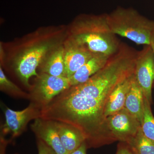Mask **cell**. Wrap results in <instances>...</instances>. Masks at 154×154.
<instances>
[{
  "instance_id": "obj_1",
  "label": "cell",
  "mask_w": 154,
  "mask_h": 154,
  "mask_svg": "<svg viewBox=\"0 0 154 154\" xmlns=\"http://www.w3.org/2000/svg\"><path fill=\"white\" fill-rule=\"evenodd\" d=\"M138 51L121 42L105 66L85 82L72 86L41 110V118L71 125L79 130L88 148L107 142L104 112L110 93L134 73Z\"/></svg>"
},
{
  "instance_id": "obj_2",
  "label": "cell",
  "mask_w": 154,
  "mask_h": 154,
  "mask_svg": "<svg viewBox=\"0 0 154 154\" xmlns=\"http://www.w3.org/2000/svg\"><path fill=\"white\" fill-rule=\"evenodd\" d=\"M71 33L70 38L94 53L112 55L121 42L110 30L107 14L80 17L75 22Z\"/></svg>"
},
{
  "instance_id": "obj_3",
  "label": "cell",
  "mask_w": 154,
  "mask_h": 154,
  "mask_svg": "<svg viewBox=\"0 0 154 154\" xmlns=\"http://www.w3.org/2000/svg\"><path fill=\"white\" fill-rule=\"evenodd\" d=\"M107 24L116 35L128 38L139 45H150L154 33V21L133 9L118 8L107 14Z\"/></svg>"
},
{
  "instance_id": "obj_4",
  "label": "cell",
  "mask_w": 154,
  "mask_h": 154,
  "mask_svg": "<svg viewBox=\"0 0 154 154\" xmlns=\"http://www.w3.org/2000/svg\"><path fill=\"white\" fill-rule=\"evenodd\" d=\"M54 44L46 41L35 43L24 49L15 58L12 69L21 83L29 91L32 86L29 79L31 77L38 75L36 69L54 47Z\"/></svg>"
},
{
  "instance_id": "obj_5",
  "label": "cell",
  "mask_w": 154,
  "mask_h": 154,
  "mask_svg": "<svg viewBox=\"0 0 154 154\" xmlns=\"http://www.w3.org/2000/svg\"><path fill=\"white\" fill-rule=\"evenodd\" d=\"M29 91L30 103L40 110L46 107L53 99L71 87L69 78L56 76L40 73Z\"/></svg>"
},
{
  "instance_id": "obj_6",
  "label": "cell",
  "mask_w": 154,
  "mask_h": 154,
  "mask_svg": "<svg viewBox=\"0 0 154 154\" xmlns=\"http://www.w3.org/2000/svg\"><path fill=\"white\" fill-rule=\"evenodd\" d=\"M5 121L1 126V135H11V140L25 132L29 122L41 117V110L32 103L22 110H14L1 103Z\"/></svg>"
},
{
  "instance_id": "obj_7",
  "label": "cell",
  "mask_w": 154,
  "mask_h": 154,
  "mask_svg": "<svg viewBox=\"0 0 154 154\" xmlns=\"http://www.w3.org/2000/svg\"><path fill=\"white\" fill-rule=\"evenodd\" d=\"M106 125L113 139L127 144L135 137L141 127L139 121L125 108L107 117Z\"/></svg>"
},
{
  "instance_id": "obj_8",
  "label": "cell",
  "mask_w": 154,
  "mask_h": 154,
  "mask_svg": "<svg viewBox=\"0 0 154 154\" xmlns=\"http://www.w3.org/2000/svg\"><path fill=\"white\" fill-rule=\"evenodd\" d=\"M134 75L145 99L151 103L154 82V54L150 45H144L138 51Z\"/></svg>"
},
{
  "instance_id": "obj_9",
  "label": "cell",
  "mask_w": 154,
  "mask_h": 154,
  "mask_svg": "<svg viewBox=\"0 0 154 154\" xmlns=\"http://www.w3.org/2000/svg\"><path fill=\"white\" fill-rule=\"evenodd\" d=\"M30 128L36 138L44 142L56 154H69L61 142L55 121L39 117L34 120Z\"/></svg>"
},
{
  "instance_id": "obj_10",
  "label": "cell",
  "mask_w": 154,
  "mask_h": 154,
  "mask_svg": "<svg viewBox=\"0 0 154 154\" xmlns=\"http://www.w3.org/2000/svg\"><path fill=\"white\" fill-rule=\"evenodd\" d=\"M64 49L66 72V77L69 78L74 74L96 54L70 38Z\"/></svg>"
},
{
  "instance_id": "obj_11",
  "label": "cell",
  "mask_w": 154,
  "mask_h": 154,
  "mask_svg": "<svg viewBox=\"0 0 154 154\" xmlns=\"http://www.w3.org/2000/svg\"><path fill=\"white\" fill-rule=\"evenodd\" d=\"M110 56L102 53L95 54L69 78L71 86L79 85L88 81L105 66Z\"/></svg>"
},
{
  "instance_id": "obj_12",
  "label": "cell",
  "mask_w": 154,
  "mask_h": 154,
  "mask_svg": "<svg viewBox=\"0 0 154 154\" xmlns=\"http://www.w3.org/2000/svg\"><path fill=\"white\" fill-rule=\"evenodd\" d=\"M134 73L117 85L113 90L105 105V118L117 113L124 108L127 94L131 85Z\"/></svg>"
},
{
  "instance_id": "obj_13",
  "label": "cell",
  "mask_w": 154,
  "mask_h": 154,
  "mask_svg": "<svg viewBox=\"0 0 154 154\" xmlns=\"http://www.w3.org/2000/svg\"><path fill=\"white\" fill-rule=\"evenodd\" d=\"M55 124L62 144L69 154L85 142L82 133L76 128L60 122L55 121Z\"/></svg>"
},
{
  "instance_id": "obj_14",
  "label": "cell",
  "mask_w": 154,
  "mask_h": 154,
  "mask_svg": "<svg viewBox=\"0 0 154 154\" xmlns=\"http://www.w3.org/2000/svg\"><path fill=\"white\" fill-rule=\"evenodd\" d=\"M64 47L57 48L45 58L38 67L40 73L56 76L66 77L64 62ZM68 78V77H67Z\"/></svg>"
},
{
  "instance_id": "obj_15",
  "label": "cell",
  "mask_w": 154,
  "mask_h": 154,
  "mask_svg": "<svg viewBox=\"0 0 154 154\" xmlns=\"http://www.w3.org/2000/svg\"><path fill=\"white\" fill-rule=\"evenodd\" d=\"M145 99L143 92L134 75L127 94L124 108L137 119L140 123L143 116Z\"/></svg>"
},
{
  "instance_id": "obj_16",
  "label": "cell",
  "mask_w": 154,
  "mask_h": 154,
  "mask_svg": "<svg viewBox=\"0 0 154 154\" xmlns=\"http://www.w3.org/2000/svg\"><path fill=\"white\" fill-rule=\"evenodd\" d=\"M127 144L135 154H154V142L143 134L141 127L136 135Z\"/></svg>"
},
{
  "instance_id": "obj_17",
  "label": "cell",
  "mask_w": 154,
  "mask_h": 154,
  "mask_svg": "<svg viewBox=\"0 0 154 154\" xmlns=\"http://www.w3.org/2000/svg\"><path fill=\"white\" fill-rule=\"evenodd\" d=\"M0 90L13 98L19 99H29V93H26L11 82L0 67Z\"/></svg>"
},
{
  "instance_id": "obj_18",
  "label": "cell",
  "mask_w": 154,
  "mask_h": 154,
  "mask_svg": "<svg viewBox=\"0 0 154 154\" xmlns=\"http://www.w3.org/2000/svg\"><path fill=\"white\" fill-rule=\"evenodd\" d=\"M151 103L145 99L144 108L141 128L143 134L154 142V116L152 113Z\"/></svg>"
},
{
  "instance_id": "obj_19",
  "label": "cell",
  "mask_w": 154,
  "mask_h": 154,
  "mask_svg": "<svg viewBox=\"0 0 154 154\" xmlns=\"http://www.w3.org/2000/svg\"><path fill=\"white\" fill-rule=\"evenodd\" d=\"M36 144L38 154H56L52 149L41 140L36 138Z\"/></svg>"
},
{
  "instance_id": "obj_20",
  "label": "cell",
  "mask_w": 154,
  "mask_h": 154,
  "mask_svg": "<svg viewBox=\"0 0 154 154\" xmlns=\"http://www.w3.org/2000/svg\"><path fill=\"white\" fill-rule=\"evenodd\" d=\"M116 154H135L126 143L119 146Z\"/></svg>"
},
{
  "instance_id": "obj_21",
  "label": "cell",
  "mask_w": 154,
  "mask_h": 154,
  "mask_svg": "<svg viewBox=\"0 0 154 154\" xmlns=\"http://www.w3.org/2000/svg\"><path fill=\"white\" fill-rule=\"evenodd\" d=\"M87 145L85 142L84 143L74 151L68 154H87L86 151H87Z\"/></svg>"
},
{
  "instance_id": "obj_22",
  "label": "cell",
  "mask_w": 154,
  "mask_h": 154,
  "mask_svg": "<svg viewBox=\"0 0 154 154\" xmlns=\"http://www.w3.org/2000/svg\"><path fill=\"white\" fill-rule=\"evenodd\" d=\"M150 46H151L152 49L153 51L154 54V33L153 34L152 36L151 39L150 44ZM153 87H154V82L153 84Z\"/></svg>"
},
{
  "instance_id": "obj_23",
  "label": "cell",
  "mask_w": 154,
  "mask_h": 154,
  "mask_svg": "<svg viewBox=\"0 0 154 154\" xmlns=\"http://www.w3.org/2000/svg\"><path fill=\"white\" fill-rule=\"evenodd\" d=\"M0 154H5V152H0Z\"/></svg>"
}]
</instances>
